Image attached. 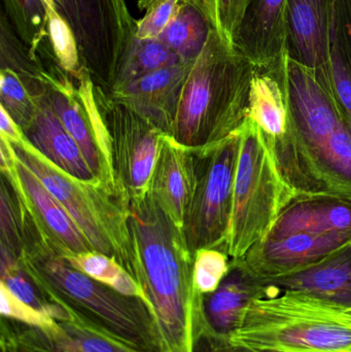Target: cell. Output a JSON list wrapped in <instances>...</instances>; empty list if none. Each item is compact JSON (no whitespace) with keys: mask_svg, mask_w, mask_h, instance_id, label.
I'll return each mask as SVG.
<instances>
[{"mask_svg":"<svg viewBox=\"0 0 351 352\" xmlns=\"http://www.w3.org/2000/svg\"><path fill=\"white\" fill-rule=\"evenodd\" d=\"M0 131L2 140L10 142H19L24 138V134L18 124L2 107H0Z\"/></svg>","mask_w":351,"mask_h":352,"instance_id":"obj_35","label":"cell"},{"mask_svg":"<svg viewBox=\"0 0 351 352\" xmlns=\"http://www.w3.org/2000/svg\"><path fill=\"white\" fill-rule=\"evenodd\" d=\"M273 291L249 269L245 258L231 260L228 274L214 293L204 296L197 293L194 332L228 341L240 328L249 304Z\"/></svg>","mask_w":351,"mask_h":352,"instance_id":"obj_13","label":"cell"},{"mask_svg":"<svg viewBox=\"0 0 351 352\" xmlns=\"http://www.w3.org/2000/svg\"><path fill=\"white\" fill-rule=\"evenodd\" d=\"M0 154L2 175L12 184L41 241L63 258L94 252L67 211L2 138Z\"/></svg>","mask_w":351,"mask_h":352,"instance_id":"obj_12","label":"cell"},{"mask_svg":"<svg viewBox=\"0 0 351 352\" xmlns=\"http://www.w3.org/2000/svg\"><path fill=\"white\" fill-rule=\"evenodd\" d=\"M20 261L45 299L70 320L137 351L162 352L154 316L139 298L91 278L39 238L28 244Z\"/></svg>","mask_w":351,"mask_h":352,"instance_id":"obj_3","label":"cell"},{"mask_svg":"<svg viewBox=\"0 0 351 352\" xmlns=\"http://www.w3.org/2000/svg\"><path fill=\"white\" fill-rule=\"evenodd\" d=\"M70 25L80 58L91 76L111 88L115 66L136 20L125 18L117 0H54Z\"/></svg>","mask_w":351,"mask_h":352,"instance_id":"obj_10","label":"cell"},{"mask_svg":"<svg viewBox=\"0 0 351 352\" xmlns=\"http://www.w3.org/2000/svg\"><path fill=\"white\" fill-rule=\"evenodd\" d=\"M12 28L36 60L37 54L47 43V8L43 0H2ZM37 61V60H36Z\"/></svg>","mask_w":351,"mask_h":352,"instance_id":"obj_24","label":"cell"},{"mask_svg":"<svg viewBox=\"0 0 351 352\" xmlns=\"http://www.w3.org/2000/svg\"><path fill=\"white\" fill-rule=\"evenodd\" d=\"M0 99L1 107L21 130L32 121L38 109V95L30 90L18 72L3 65L0 72Z\"/></svg>","mask_w":351,"mask_h":352,"instance_id":"obj_26","label":"cell"},{"mask_svg":"<svg viewBox=\"0 0 351 352\" xmlns=\"http://www.w3.org/2000/svg\"><path fill=\"white\" fill-rule=\"evenodd\" d=\"M8 142L19 161L37 176L67 211L93 250L115 258L131 274L133 254L127 205L100 184L84 182L64 173L26 138Z\"/></svg>","mask_w":351,"mask_h":352,"instance_id":"obj_6","label":"cell"},{"mask_svg":"<svg viewBox=\"0 0 351 352\" xmlns=\"http://www.w3.org/2000/svg\"><path fill=\"white\" fill-rule=\"evenodd\" d=\"M231 258L220 248H202L194 254V287L204 296L214 293L228 274Z\"/></svg>","mask_w":351,"mask_h":352,"instance_id":"obj_28","label":"cell"},{"mask_svg":"<svg viewBox=\"0 0 351 352\" xmlns=\"http://www.w3.org/2000/svg\"><path fill=\"white\" fill-rule=\"evenodd\" d=\"M240 136L227 248L231 260L245 258L263 240L296 197L280 175L259 126L251 117L241 127Z\"/></svg>","mask_w":351,"mask_h":352,"instance_id":"obj_7","label":"cell"},{"mask_svg":"<svg viewBox=\"0 0 351 352\" xmlns=\"http://www.w3.org/2000/svg\"><path fill=\"white\" fill-rule=\"evenodd\" d=\"M193 352H237L224 339L202 332H194Z\"/></svg>","mask_w":351,"mask_h":352,"instance_id":"obj_34","label":"cell"},{"mask_svg":"<svg viewBox=\"0 0 351 352\" xmlns=\"http://www.w3.org/2000/svg\"><path fill=\"white\" fill-rule=\"evenodd\" d=\"M0 314L2 318L36 328H47L55 324L56 320L53 318L23 303L2 285H0Z\"/></svg>","mask_w":351,"mask_h":352,"instance_id":"obj_32","label":"cell"},{"mask_svg":"<svg viewBox=\"0 0 351 352\" xmlns=\"http://www.w3.org/2000/svg\"><path fill=\"white\" fill-rule=\"evenodd\" d=\"M105 119L111 138L113 166L124 204L148 194L163 133L144 118L109 98Z\"/></svg>","mask_w":351,"mask_h":352,"instance_id":"obj_11","label":"cell"},{"mask_svg":"<svg viewBox=\"0 0 351 352\" xmlns=\"http://www.w3.org/2000/svg\"><path fill=\"white\" fill-rule=\"evenodd\" d=\"M291 138L274 158L297 196L351 197V122L335 90L286 55Z\"/></svg>","mask_w":351,"mask_h":352,"instance_id":"obj_1","label":"cell"},{"mask_svg":"<svg viewBox=\"0 0 351 352\" xmlns=\"http://www.w3.org/2000/svg\"><path fill=\"white\" fill-rule=\"evenodd\" d=\"M288 0H249L233 47L253 66L264 67L286 55Z\"/></svg>","mask_w":351,"mask_h":352,"instance_id":"obj_17","label":"cell"},{"mask_svg":"<svg viewBox=\"0 0 351 352\" xmlns=\"http://www.w3.org/2000/svg\"><path fill=\"white\" fill-rule=\"evenodd\" d=\"M196 188L195 153L163 134L148 194L183 229Z\"/></svg>","mask_w":351,"mask_h":352,"instance_id":"obj_16","label":"cell"},{"mask_svg":"<svg viewBox=\"0 0 351 352\" xmlns=\"http://www.w3.org/2000/svg\"><path fill=\"white\" fill-rule=\"evenodd\" d=\"M331 41L351 78V0H333Z\"/></svg>","mask_w":351,"mask_h":352,"instance_id":"obj_31","label":"cell"},{"mask_svg":"<svg viewBox=\"0 0 351 352\" xmlns=\"http://www.w3.org/2000/svg\"><path fill=\"white\" fill-rule=\"evenodd\" d=\"M193 64L179 63L111 91L109 98L171 136L183 85Z\"/></svg>","mask_w":351,"mask_h":352,"instance_id":"obj_15","label":"cell"},{"mask_svg":"<svg viewBox=\"0 0 351 352\" xmlns=\"http://www.w3.org/2000/svg\"><path fill=\"white\" fill-rule=\"evenodd\" d=\"M119 1L120 6H121L122 10H124V12L126 14H130L129 10L127 8V4H126L125 0H117Z\"/></svg>","mask_w":351,"mask_h":352,"instance_id":"obj_37","label":"cell"},{"mask_svg":"<svg viewBox=\"0 0 351 352\" xmlns=\"http://www.w3.org/2000/svg\"><path fill=\"white\" fill-rule=\"evenodd\" d=\"M332 12L333 0H288L286 52L334 88L330 63Z\"/></svg>","mask_w":351,"mask_h":352,"instance_id":"obj_14","label":"cell"},{"mask_svg":"<svg viewBox=\"0 0 351 352\" xmlns=\"http://www.w3.org/2000/svg\"><path fill=\"white\" fill-rule=\"evenodd\" d=\"M131 275L146 298L162 352H193L194 254L185 233L150 194L130 201Z\"/></svg>","mask_w":351,"mask_h":352,"instance_id":"obj_2","label":"cell"},{"mask_svg":"<svg viewBox=\"0 0 351 352\" xmlns=\"http://www.w3.org/2000/svg\"><path fill=\"white\" fill-rule=\"evenodd\" d=\"M1 352H36L22 346L8 337L1 336Z\"/></svg>","mask_w":351,"mask_h":352,"instance_id":"obj_36","label":"cell"},{"mask_svg":"<svg viewBox=\"0 0 351 352\" xmlns=\"http://www.w3.org/2000/svg\"><path fill=\"white\" fill-rule=\"evenodd\" d=\"M330 63H331L332 80H333L336 96L339 99L351 122V78L341 56L338 53L337 49L332 41Z\"/></svg>","mask_w":351,"mask_h":352,"instance_id":"obj_33","label":"cell"},{"mask_svg":"<svg viewBox=\"0 0 351 352\" xmlns=\"http://www.w3.org/2000/svg\"><path fill=\"white\" fill-rule=\"evenodd\" d=\"M22 132L27 142L58 168L78 179L99 184L80 146L62 125L41 91L36 113Z\"/></svg>","mask_w":351,"mask_h":352,"instance_id":"obj_20","label":"cell"},{"mask_svg":"<svg viewBox=\"0 0 351 352\" xmlns=\"http://www.w3.org/2000/svg\"><path fill=\"white\" fill-rule=\"evenodd\" d=\"M185 0H138V8L144 16L136 21L138 38H158L165 27L175 16Z\"/></svg>","mask_w":351,"mask_h":352,"instance_id":"obj_30","label":"cell"},{"mask_svg":"<svg viewBox=\"0 0 351 352\" xmlns=\"http://www.w3.org/2000/svg\"><path fill=\"white\" fill-rule=\"evenodd\" d=\"M68 76L59 65L45 69L41 93L80 146L99 184L122 201L113 171L111 133L100 109L98 91L87 68L76 78L78 87Z\"/></svg>","mask_w":351,"mask_h":352,"instance_id":"obj_8","label":"cell"},{"mask_svg":"<svg viewBox=\"0 0 351 352\" xmlns=\"http://www.w3.org/2000/svg\"><path fill=\"white\" fill-rule=\"evenodd\" d=\"M117 3H119V1H117ZM119 6H120V3H119ZM120 8H121V6H120ZM121 10H122V8H121ZM122 12H123L124 16H125L126 19H128V20H129V21H134V19L132 18L131 14H126V12H124L123 10H122Z\"/></svg>","mask_w":351,"mask_h":352,"instance_id":"obj_38","label":"cell"},{"mask_svg":"<svg viewBox=\"0 0 351 352\" xmlns=\"http://www.w3.org/2000/svg\"><path fill=\"white\" fill-rule=\"evenodd\" d=\"M183 63L174 52L158 38H138L132 34L115 66L109 92L146 74Z\"/></svg>","mask_w":351,"mask_h":352,"instance_id":"obj_22","label":"cell"},{"mask_svg":"<svg viewBox=\"0 0 351 352\" xmlns=\"http://www.w3.org/2000/svg\"><path fill=\"white\" fill-rule=\"evenodd\" d=\"M212 30L214 27L203 10L194 0H185L158 39L174 52L183 63L193 64Z\"/></svg>","mask_w":351,"mask_h":352,"instance_id":"obj_21","label":"cell"},{"mask_svg":"<svg viewBox=\"0 0 351 352\" xmlns=\"http://www.w3.org/2000/svg\"><path fill=\"white\" fill-rule=\"evenodd\" d=\"M240 138L239 131L214 148L194 152L196 188L183 229L193 254L202 248L227 252Z\"/></svg>","mask_w":351,"mask_h":352,"instance_id":"obj_9","label":"cell"},{"mask_svg":"<svg viewBox=\"0 0 351 352\" xmlns=\"http://www.w3.org/2000/svg\"><path fill=\"white\" fill-rule=\"evenodd\" d=\"M1 336L36 352H144L65 318L47 328L26 326L1 316Z\"/></svg>","mask_w":351,"mask_h":352,"instance_id":"obj_18","label":"cell"},{"mask_svg":"<svg viewBox=\"0 0 351 352\" xmlns=\"http://www.w3.org/2000/svg\"><path fill=\"white\" fill-rule=\"evenodd\" d=\"M47 8V41L58 65L74 80L84 69L78 41L70 25L60 14L54 0H43Z\"/></svg>","mask_w":351,"mask_h":352,"instance_id":"obj_25","label":"cell"},{"mask_svg":"<svg viewBox=\"0 0 351 352\" xmlns=\"http://www.w3.org/2000/svg\"><path fill=\"white\" fill-rule=\"evenodd\" d=\"M253 68L214 29L183 85L171 138L199 152L240 131L249 117Z\"/></svg>","mask_w":351,"mask_h":352,"instance_id":"obj_4","label":"cell"},{"mask_svg":"<svg viewBox=\"0 0 351 352\" xmlns=\"http://www.w3.org/2000/svg\"><path fill=\"white\" fill-rule=\"evenodd\" d=\"M64 258L74 268L82 271L91 278L107 285L117 293L139 298L146 304V295L137 281L111 256L90 252L68 256Z\"/></svg>","mask_w":351,"mask_h":352,"instance_id":"obj_23","label":"cell"},{"mask_svg":"<svg viewBox=\"0 0 351 352\" xmlns=\"http://www.w3.org/2000/svg\"><path fill=\"white\" fill-rule=\"evenodd\" d=\"M194 2L203 10L220 37L233 45L249 0H194Z\"/></svg>","mask_w":351,"mask_h":352,"instance_id":"obj_29","label":"cell"},{"mask_svg":"<svg viewBox=\"0 0 351 352\" xmlns=\"http://www.w3.org/2000/svg\"><path fill=\"white\" fill-rule=\"evenodd\" d=\"M228 342L237 352H351V309L275 289L249 304Z\"/></svg>","mask_w":351,"mask_h":352,"instance_id":"obj_5","label":"cell"},{"mask_svg":"<svg viewBox=\"0 0 351 352\" xmlns=\"http://www.w3.org/2000/svg\"><path fill=\"white\" fill-rule=\"evenodd\" d=\"M0 221H1V250H8L21 260L26 248V228L22 204L4 175L0 192Z\"/></svg>","mask_w":351,"mask_h":352,"instance_id":"obj_27","label":"cell"},{"mask_svg":"<svg viewBox=\"0 0 351 352\" xmlns=\"http://www.w3.org/2000/svg\"><path fill=\"white\" fill-rule=\"evenodd\" d=\"M263 280L278 291L304 294L351 309V244L308 268Z\"/></svg>","mask_w":351,"mask_h":352,"instance_id":"obj_19","label":"cell"}]
</instances>
